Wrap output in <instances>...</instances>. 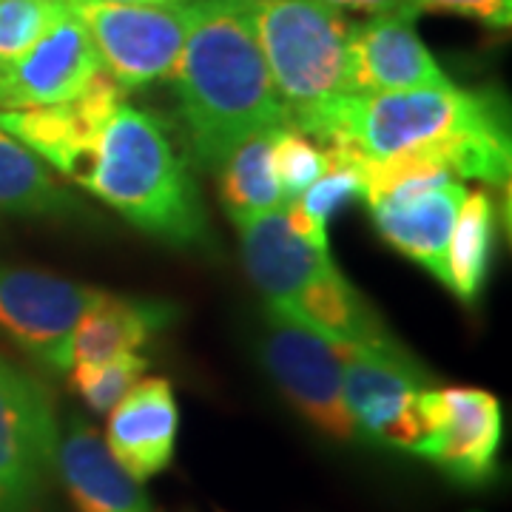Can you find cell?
Instances as JSON below:
<instances>
[{"label":"cell","instance_id":"13","mask_svg":"<svg viewBox=\"0 0 512 512\" xmlns=\"http://www.w3.org/2000/svg\"><path fill=\"white\" fill-rule=\"evenodd\" d=\"M416 12L373 15L350 29V86L353 94L410 92L450 86L433 52L413 26Z\"/></svg>","mask_w":512,"mask_h":512},{"label":"cell","instance_id":"3","mask_svg":"<svg viewBox=\"0 0 512 512\" xmlns=\"http://www.w3.org/2000/svg\"><path fill=\"white\" fill-rule=\"evenodd\" d=\"M77 185L134 228L177 248L208 242L200 185L157 114L123 103L114 111Z\"/></svg>","mask_w":512,"mask_h":512},{"label":"cell","instance_id":"9","mask_svg":"<svg viewBox=\"0 0 512 512\" xmlns=\"http://www.w3.org/2000/svg\"><path fill=\"white\" fill-rule=\"evenodd\" d=\"M424 436L413 453L433 461L458 484H487L498 473L504 439L501 404L478 387H427L421 393Z\"/></svg>","mask_w":512,"mask_h":512},{"label":"cell","instance_id":"1","mask_svg":"<svg viewBox=\"0 0 512 512\" xmlns=\"http://www.w3.org/2000/svg\"><path fill=\"white\" fill-rule=\"evenodd\" d=\"M288 126L325 146H345L365 160L421 154L447 165L456 177L507 185L510 120L498 92L450 86L410 92L342 94L299 111Z\"/></svg>","mask_w":512,"mask_h":512},{"label":"cell","instance_id":"22","mask_svg":"<svg viewBox=\"0 0 512 512\" xmlns=\"http://www.w3.org/2000/svg\"><path fill=\"white\" fill-rule=\"evenodd\" d=\"M148 359L137 353H120L97 365H72V387L94 413H111L134 384L146 376Z\"/></svg>","mask_w":512,"mask_h":512},{"label":"cell","instance_id":"8","mask_svg":"<svg viewBox=\"0 0 512 512\" xmlns=\"http://www.w3.org/2000/svg\"><path fill=\"white\" fill-rule=\"evenodd\" d=\"M100 293L43 271L0 265V328L37 365L66 373L77 322Z\"/></svg>","mask_w":512,"mask_h":512},{"label":"cell","instance_id":"14","mask_svg":"<svg viewBox=\"0 0 512 512\" xmlns=\"http://www.w3.org/2000/svg\"><path fill=\"white\" fill-rule=\"evenodd\" d=\"M234 225L245 268L271 311H288L313 282L336 268L325 248H316L293 231L282 208Z\"/></svg>","mask_w":512,"mask_h":512},{"label":"cell","instance_id":"27","mask_svg":"<svg viewBox=\"0 0 512 512\" xmlns=\"http://www.w3.org/2000/svg\"><path fill=\"white\" fill-rule=\"evenodd\" d=\"M109 3H183V0H109Z\"/></svg>","mask_w":512,"mask_h":512},{"label":"cell","instance_id":"2","mask_svg":"<svg viewBox=\"0 0 512 512\" xmlns=\"http://www.w3.org/2000/svg\"><path fill=\"white\" fill-rule=\"evenodd\" d=\"M171 80L185 140L202 168H220L242 140L288 126L245 0H191L188 35Z\"/></svg>","mask_w":512,"mask_h":512},{"label":"cell","instance_id":"11","mask_svg":"<svg viewBox=\"0 0 512 512\" xmlns=\"http://www.w3.org/2000/svg\"><path fill=\"white\" fill-rule=\"evenodd\" d=\"M123 103V86L100 69L74 100L37 109H0V131L77 183L92 160L103 128Z\"/></svg>","mask_w":512,"mask_h":512},{"label":"cell","instance_id":"15","mask_svg":"<svg viewBox=\"0 0 512 512\" xmlns=\"http://www.w3.org/2000/svg\"><path fill=\"white\" fill-rule=\"evenodd\" d=\"M180 410L168 379H140L109 413L106 447L134 481H148L174 458Z\"/></svg>","mask_w":512,"mask_h":512},{"label":"cell","instance_id":"21","mask_svg":"<svg viewBox=\"0 0 512 512\" xmlns=\"http://www.w3.org/2000/svg\"><path fill=\"white\" fill-rule=\"evenodd\" d=\"M72 208L69 194L49 177L43 160L0 131V211L18 217H49Z\"/></svg>","mask_w":512,"mask_h":512},{"label":"cell","instance_id":"6","mask_svg":"<svg viewBox=\"0 0 512 512\" xmlns=\"http://www.w3.org/2000/svg\"><path fill=\"white\" fill-rule=\"evenodd\" d=\"M330 345L342 365V396L356 436L413 453L424 436L419 402L430 376L399 345Z\"/></svg>","mask_w":512,"mask_h":512},{"label":"cell","instance_id":"12","mask_svg":"<svg viewBox=\"0 0 512 512\" xmlns=\"http://www.w3.org/2000/svg\"><path fill=\"white\" fill-rule=\"evenodd\" d=\"M100 69L92 37L69 6L35 46L0 69V109H37L74 100Z\"/></svg>","mask_w":512,"mask_h":512},{"label":"cell","instance_id":"23","mask_svg":"<svg viewBox=\"0 0 512 512\" xmlns=\"http://www.w3.org/2000/svg\"><path fill=\"white\" fill-rule=\"evenodd\" d=\"M69 12V0H0V69L35 46Z\"/></svg>","mask_w":512,"mask_h":512},{"label":"cell","instance_id":"4","mask_svg":"<svg viewBox=\"0 0 512 512\" xmlns=\"http://www.w3.org/2000/svg\"><path fill=\"white\" fill-rule=\"evenodd\" d=\"M262 57L288 120L299 111L353 94L350 29L319 0H245Z\"/></svg>","mask_w":512,"mask_h":512},{"label":"cell","instance_id":"24","mask_svg":"<svg viewBox=\"0 0 512 512\" xmlns=\"http://www.w3.org/2000/svg\"><path fill=\"white\" fill-rule=\"evenodd\" d=\"M271 163L285 200H299L325 171V148L308 134L285 126L274 134Z\"/></svg>","mask_w":512,"mask_h":512},{"label":"cell","instance_id":"16","mask_svg":"<svg viewBox=\"0 0 512 512\" xmlns=\"http://www.w3.org/2000/svg\"><path fill=\"white\" fill-rule=\"evenodd\" d=\"M57 467L80 512H148L140 481L114 461L106 441L83 419H72L66 439L57 441Z\"/></svg>","mask_w":512,"mask_h":512},{"label":"cell","instance_id":"20","mask_svg":"<svg viewBox=\"0 0 512 512\" xmlns=\"http://www.w3.org/2000/svg\"><path fill=\"white\" fill-rule=\"evenodd\" d=\"M276 131H262L242 140L217 168L222 205L234 222L268 214L288 202L271 163V143Z\"/></svg>","mask_w":512,"mask_h":512},{"label":"cell","instance_id":"17","mask_svg":"<svg viewBox=\"0 0 512 512\" xmlns=\"http://www.w3.org/2000/svg\"><path fill=\"white\" fill-rule=\"evenodd\" d=\"M171 319V305L123 299L103 291L77 322L72 339V365H97L120 353H137Z\"/></svg>","mask_w":512,"mask_h":512},{"label":"cell","instance_id":"26","mask_svg":"<svg viewBox=\"0 0 512 512\" xmlns=\"http://www.w3.org/2000/svg\"><path fill=\"white\" fill-rule=\"evenodd\" d=\"M330 9H353V12H367V15H387V12H416L413 0H319Z\"/></svg>","mask_w":512,"mask_h":512},{"label":"cell","instance_id":"10","mask_svg":"<svg viewBox=\"0 0 512 512\" xmlns=\"http://www.w3.org/2000/svg\"><path fill=\"white\" fill-rule=\"evenodd\" d=\"M57 424L43 387L0 359V512H32L57 467Z\"/></svg>","mask_w":512,"mask_h":512},{"label":"cell","instance_id":"7","mask_svg":"<svg viewBox=\"0 0 512 512\" xmlns=\"http://www.w3.org/2000/svg\"><path fill=\"white\" fill-rule=\"evenodd\" d=\"M262 362L285 399L333 441H356V427L342 396V365L325 336L268 308Z\"/></svg>","mask_w":512,"mask_h":512},{"label":"cell","instance_id":"5","mask_svg":"<svg viewBox=\"0 0 512 512\" xmlns=\"http://www.w3.org/2000/svg\"><path fill=\"white\" fill-rule=\"evenodd\" d=\"M92 37L103 69L123 92L171 80L183 52L191 0L183 3H109L69 0Z\"/></svg>","mask_w":512,"mask_h":512},{"label":"cell","instance_id":"19","mask_svg":"<svg viewBox=\"0 0 512 512\" xmlns=\"http://www.w3.org/2000/svg\"><path fill=\"white\" fill-rule=\"evenodd\" d=\"M493 245L495 202L484 191H473V194L467 191L453 222V231H450L444 276H441V285H447L458 302L476 305L487 271H490Z\"/></svg>","mask_w":512,"mask_h":512},{"label":"cell","instance_id":"25","mask_svg":"<svg viewBox=\"0 0 512 512\" xmlns=\"http://www.w3.org/2000/svg\"><path fill=\"white\" fill-rule=\"evenodd\" d=\"M416 9L450 12L461 18H473L493 29H507L512 20V0H413Z\"/></svg>","mask_w":512,"mask_h":512},{"label":"cell","instance_id":"18","mask_svg":"<svg viewBox=\"0 0 512 512\" xmlns=\"http://www.w3.org/2000/svg\"><path fill=\"white\" fill-rule=\"evenodd\" d=\"M365 200V157L345 146H325V171L299 197L282 205L291 228L328 251V222L348 202Z\"/></svg>","mask_w":512,"mask_h":512}]
</instances>
